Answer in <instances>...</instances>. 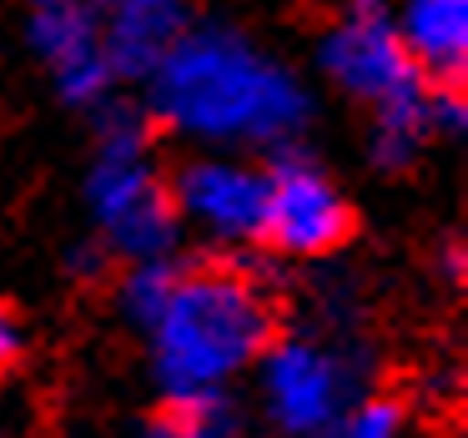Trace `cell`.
Returning a JSON list of instances; mask_svg holds the SVG:
<instances>
[{
    "mask_svg": "<svg viewBox=\"0 0 468 438\" xmlns=\"http://www.w3.org/2000/svg\"><path fill=\"white\" fill-rule=\"evenodd\" d=\"M383 5H393V0H357V11H383Z\"/></svg>",
    "mask_w": 468,
    "mask_h": 438,
    "instance_id": "2e32d148",
    "label": "cell"
},
{
    "mask_svg": "<svg viewBox=\"0 0 468 438\" xmlns=\"http://www.w3.org/2000/svg\"><path fill=\"white\" fill-rule=\"evenodd\" d=\"M31 46L51 66L56 86H61V96L71 106H96L112 91L116 71L101 46V26H96L91 0H61V5L31 11Z\"/></svg>",
    "mask_w": 468,
    "mask_h": 438,
    "instance_id": "52a82bcc",
    "label": "cell"
},
{
    "mask_svg": "<svg viewBox=\"0 0 468 438\" xmlns=\"http://www.w3.org/2000/svg\"><path fill=\"white\" fill-rule=\"evenodd\" d=\"M116 76H152L186 31V0H91Z\"/></svg>",
    "mask_w": 468,
    "mask_h": 438,
    "instance_id": "9c48e42d",
    "label": "cell"
},
{
    "mask_svg": "<svg viewBox=\"0 0 468 438\" xmlns=\"http://www.w3.org/2000/svg\"><path fill=\"white\" fill-rule=\"evenodd\" d=\"M262 398L267 413L292 438H323L337 418L353 408L357 373L343 363V353L317 343H277L262 347Z\"/></svg>",
    "mask_w": 468,
    "mask_h": 438,
    "instance_id": "277c9868",
    "label": "cell"
},
{
    "mask_svg": "<svg viewBox=\"0 0 468 438\" xmlns=\"http://www.w3.org/2000/svg\"><path fill=\"white\" fill-rule=\"evenodd\" d=\"M26 5H31V11H41V5H61V0H26Z\"/></svg>",
    "mask_w": 468,
    "mask_h": 438,
    "instance_id": "e0dca14e",
    "label": "cell"
},
{
    "mask_svg": "<svg viewBox=\"0 0 468 438\" xmlns=\"http://www.w3.org/2000/svg\"><path fill=\"white\" fill-rule=\"evenodd\" d=\"M172 207L222 242H252V237H262L267 172L242 162H217V156L192 162L172 187Z\"/></svg>",
    "mask_w": 468,
    "mask_h": 438,
    "instance_id": "ba28073f",
    "label": "cell"
},
{
    "mask_svg": "<svg viewBox=\"0 0 468 438\" xmlns=\"http://www.w3.org/2000/svg\"><path fill=\"white\" fill-rule=\"evenodd\" d=\"M317 61H323L327 81H337L347 96L367 101L373 112L408 101L428 86V76L413 66V56L403 51L383 11H353L347 21H337L317 46Z\"/></svg>",
    "mask_w": 468,
    "mask_h": 438,
    "instance_id": "5b68a950",
    "label": "cell"
},
{
    "mask_svg": "<svg viewBox=\"0 0 468 438\" xmlns=\"http://www.w3.org/2000/svg\"><path fill=\"white\" fill-rule=\"evenodd\" d=\"M86 202L101 222L106 242L132 262L166 257L176 242V207L162 192L146 152V116L132 106H106L96 166L86 176Z\"/></svg>",
    "mask_w": 468,
    "mask_h": 438,
    "instance_id": "3957f363",
    "label": "cell"
},
{
    "mask_svg": "<svg viewBox=\"0 0 468 438\" xmlns=\"http://www.w3.org/2000/svg\"><path fill=\"white\" fill-rule=\"evenodd\" d=\"M237 413L227 408L222 393H197V398H172L166 413H156L142 428V438H232Z\"/></svg>",
    "mask_w": 468,
    "mask_h": 438,
    "instance_id": "7c38bea8",
    "label": "cell"
},
{
    "mask_svg": "<svg viewBox=\"0 0 468 438\" xmlns=\"http://www.w3.org/2000/svg\"><path fill=\"white\" fill-rule=\"evenodd\" d=\"M428 136H433V126H428V86H423V91L408 96V101L378 106V122H373L367 146H373V162L378 166L403 172V166H413V156L423 152Z\"/></svg>",
    "mask_w": 468,
    "mask_h": 438,
    "instance_id": "8fae6325",
    "label": "cell"
},
{
    "mask_svg": "<svg viewBox=\"0 0 468 438\" xmlns=\"http://www.w3.org/2000/svg\"><path fill=\"white\" fill-rule=\"evenodd\" d=\"M176 277H182V267L172 262V257H146V262L132 267V277L122 283V307L132 323L152 327L156 313H162V303L172 297Z\"/></svg>",
    "mask_w": 468,
    "mask_h": 438,
    "instance_id": "4fadbf2b",
    "label": "cell"
},
{
    "mask_svg": "<svg viewBox=\"0 0 468 438\" xmlns=\"http://www.w3.org/2000/svg\"><path fill=\"white\" fill-rule=\"evenodd\" d=\"M353 217L347 202L313 162L303 156H287L282 166L267 172V212H262V237L277 252L292 257H317L333 252L347 237Z\"/></svg>",
    "mask_w": 468,
    "mask_h": 438,
    "instance_id": "8992f818",
    "label": "cell"
},
{
    "mask_svg": "<svg viewBox=\"0 0 468 438\" xmlns=\"http://www.w3.org/2000/svg\"><path fill=\"white\" fill-rule=\"evenodd\" d=\"M398 41L428 81H458L468 61V0H398Z\"/></svg>",
    "mask_w": 468,
    "mask_h": 438,
    "instance_id": "30bf717a",
    "label": "cell"
},
{
    "mask_svg": "<svg viewBox=\"0 0 468 438\" xmlns=\"http://www.w3.org/2000/svg\"><path fill=\"white\" fill-rule=\"evenodd\" d=\"M16 353H21V333H16V323H11V313L0 307V373L16 363Z\"/></svg>",
    "mask_w": 468,
    "mask_h": 438,
    "instance_id": "9a60e30c",
    "label": "cell"
},
{
    "mask_svg": "<svg viewBox=\"0 0 468 438\" xmlns=\"http://www.w3.org/2000/svg\"><path fill=\"white\" fill-rule=\"evenodd\" d=\"M146 81L172 132L212 146H282L313 116L297 76L222 26H186Z\"/></svg>",
    "mask_w": 468,
    "mask_h": 438,
    "instance_id": "6da1fadb",
    "label": "cell"
},
{
    "mask_svg": "<svg viewBox=\"0 0 468 438\" xmlns=\"http://www.w3.org/2000/svg\"><path fill=\"white\" fill-rule=\"evenodd\" d=\"M152 333L156 378L172 398L222 393L227 378L262 358L272 343V307L252 277L232 267L182 272L162 303Z\"/></svg>",
    "mask_w": 468,
    "mask_h": 438,
    "instance_id": "7a4b0ae2",
    "label": "cell"
},
{
    "mask_svg": "<svg viewBox=\"0 0 468 438\" xmlns=\"http://www.w3.org/2000/svg\"><path fill=\"white\" fill-rule=\"evenodd\" d=\"M323 438H403V413L388 398H367V403H353Z\"/></svg>",
    "mask_w": 468,
    "mask_h": 438,
    "instance_id": "5bb4252c",
    "label": "cell"
}]
</instances>
